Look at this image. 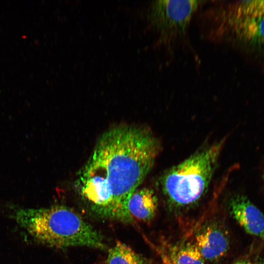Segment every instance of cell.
I'll use <instances>...</instances> for the list:
<instances>
[{"instance_id":"1","label":"cell","mask_w":264,"mask_h":264,"mask_svg":"<svg viewBox=\"0 0 264 264\" xmlns=\"http://www.w3.org/2000/svg\"><path fill=\"white\" fill-rule=\"evenodd\" d=\"M159 149L145 127L121 125L108 130L78 174L80 194L99 216L132 223L128 202L151 170Z\"/></svg>"},{"instance_id":"2","label":"cell","mask_w":264,"mask_h":264,"mask_svg":"<svg viewBox=\"0 0 264 264\" xmlns=\"http://www.w3.org/2000/svg\"><path fill=\"white\" fill-rule=\"evenodd\" d=\"M14 216L21 227L36 241L46 245L57 248H106L101 235L80 215L66 206L19 208Z\"/></svg>"},{"instance_id":"3","label":"cell","mask_w":264,"mask_h":264,"mask_svg":"<svg viewBox=\"0 0 264 264\" xmlns=\"http://www.w3.org/2000/svg\"><path fill=\"white\" fill-rule=\"evenodd\" d=\"M223 144L199 150L164 174L161 188L170 205L187 208L199 200L210 184Z\"/></svg>"},{"instance_id":"4","label":"cell","mask_w":264,"mask_h":264,"mask_svg":"<svg viewBox=\"0 0 264 264\" xmlns=\"http://www.w3.org/2000/svg\"><path fill=\"white\" fill-rule=\"evenodd\" d=\"M204 19L206 32L210 39L229 42L256 52L264 53V17L237 19L210 9L205 13Z\"/></svg>"},{"instance_id":"5","label":"cell","mask_w":264,"mask_h":264,"mask_svg":"<svg viewBox=\"0 0 264 264\" xmlns=\"http://www.w3.org/2000/svg\"><path fill=\"white\" fill-rule=\"evenodd\" d=\"M201 1L158 0L152 1L147 20L160 44H168L184 37Z\"/></svg>"},{"instance_id":"6","label":"cell","mask_w":264,"mask_h":264,"mask_svg":"<svg viewBox=\"0 0 264 264\" xmlns=\"http://www.w3.org/2000/svg\"><path fill=\"white\" fill-rule=\"evenodd\" d=\"M228 208L231 215L246 233L264 242V215L246 196L233 197Z\"/></svg>"},{"instance_id":"7","label":"cell","mask_w":264,"mask_h":264,"mask_svg":"<svg viewBox=\"0 0 264 264\" xmlns=\"http://www.w3.org/2000/svg\"><path fill=\"white\" fill-rule=\"evenodd\" d=\"M195 245L205 260H220L229 248L226 230L218 223H212L202 228L196 235Z\"/></svg>"},{"instance_id":"8","label":"cell","mask_w":264,"mask_h":264,"mask_svg":"<svg viewBox=\"0 0 264 264\" xmlns=\"http://www.w3.org/2000/svg\"><path fill=\"white\" fill-rule=\"evenodd\" d=\"M158 199L154 191L148 188L137 189L131 196L127 204L128 212L133 219L149 222L154 217Z\"/></svg>"},{"instance_id":"9","label":"cell","mask_w":264,"mask_h":264,"mask_svg":"<svg viewBox=\"0 0 264 264\" xmlns=\"http://www.w3.org/2000/svg\"><path fill=\"white\" fill-rule=\"evenodd\" d=\"M212 8L223 15L234 18L255 19L264 17V0H242L220 3Z\"/></svg>"},{"instance_id":"10","label":"cell","mask_w":264,"mask_h":264,"mask_svg":"<svg viewBox=\"0 0 264 264\" xmlns=\"http://www.w3.org/2000/svg\"><path fill=\"white\" fill-rule=\"evenodd\" d=\"M106 262L107 264H148L141 255L119 241L109 249Z\"/></svg>"},{"instance_id":"11","label":"cell","mask_w":264,"mask_h":264,"mask_svg":"<svg viewBox=\"0 0 264 264\" xmlns=\"http://www.w3.org/2000/svg\"><path fill=\"white\" fill-rule=\"evenodd\" d=\"M173 264H205V260L194 243L188 244L170 257Z\"/></svg>"},{"instance_id":"12","label":"cell","mask_w":264,"mask_h":264,"mask_svg":"<svg viewBox=\"0 0 264 264\" xmlns=\"http://www.w3.org/2000/svg\"><path fill=\"white\" fill-rule=\"evenodd\" d=\"M233 264H264V251L251 250L248 254Z\"/></svg>"},{"instance_id":"13","label":"cell","mask_w":264,"mask_h":264,"mask_svg":"<svg viewBox=\"0 0 264 264\" xmlns=\"http://www.w3.org/2000/svg\"><path fill=\"white\" fill-rule=\"evenodd\" d=\"M161 259L162 264H173L170 256L166 254L162 253Z\"/></svg>"}]
</instances>
